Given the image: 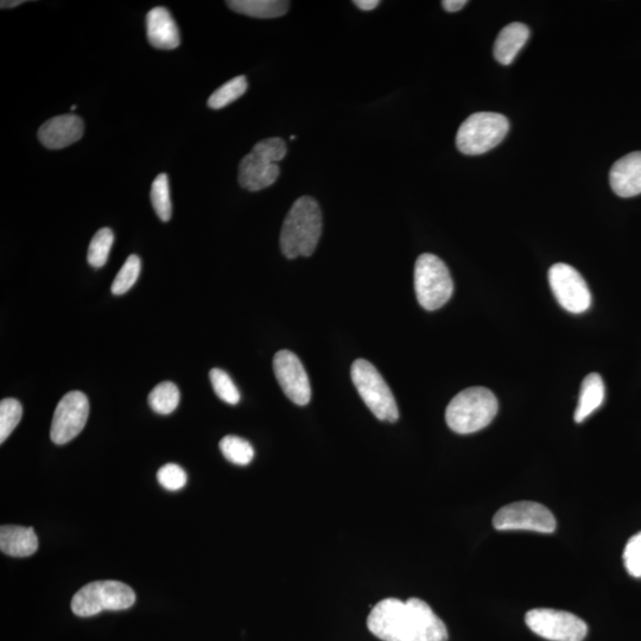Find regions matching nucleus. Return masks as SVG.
Returning <instances> with one entry per match:
<instances>
[{
    "instance_id": "8",
    "label": "nucleus",
    "mask_w": 641,
    "mask_h": 641,
    "mask_svg": "<svg viewBox=\"0 0 641 641\" xmlns=\"http://www.w3.org/2000/svg\"><path fill=\"white\" fill-rule=\"evenodd\" d=\"M525 623L537 636L550 641H582L588 633L585 621L556 609H532L526 614Z\"/></svg>"
},
{
    "instance_id": "26",
    "label": "nucleus",
    "mask_w": 641,
    "mask_h": 641,
    "mask_svg": "<svg viewBox=\"0 0 641 641\" xmlns=\"http://www.w3.org/2000/svg\"><path fill=\"white\" fill-rule=\"evenodd\" d=\"M141 269V258L131 255L126 259L123 268L119 270L118 275L114 278L111 288L112 294L119 296L128 293L138 281Z\"/></svg>"
},
{
    "instance_id": "28",
    "label": "nucleus",
    "mask_w": 641,
    "mask_h": 641,
    "mask_svg": "<svg viewBox=\"0 0 641 641\" xmlns=\"http://www.w3.org/2000/svg\"><path fill=\"white\" fill-rule=\"evenodd\" d=\"M209 379H211L214 392L217 393L221 401L230 405H237L240 402V392L225 371L213 368L209 372Z\"/></svg>"
},
{
    "instance_id": "9",
    "label": "nucleus",
    "mask_w": 641,
    "mask_h": 641,
    "mask_svg": "<svg viewBox=\"0 0 641 641\" xmlns=\"http://www.w3.org/2000/svg\"><path fill=\"white\" fill-rule=\"evenodd\" d=\"M493 525L499 531L552 533L556 530V519L547 507L535 501H518L500 509Z\"/></svg>"
},
{
    "instance_id": "10",
    "label": "nucleus",
    "mask_w": 641,
    "mask_h": 641,
    "mask_svg": "<svg viewBox=\"0 0 641 641\" xmlns=\"http://www.w3.org/2000/svg\"><path fill=\"white\" fill-rule=\"evenodd\" d=\"M549 283L557 302L569 313H585L592 304L585 278L573 266L564 263L551 266Z\"/></svg>"
},
{
    "instance_id": "17",
    "label": "nucleus",
    "mask_w": 641,
    "mask_h": 641,
    "mask_svg": "<svg viewBox=\"0 0 641 641\" xmlns=\"http://www.w3.org/2000/svg\"><path fill=\"white\" fill-rule=\"evenodd\" d=\"M530 29L523 23H511L500 31L494 44V57L501 65L509 66L528 42Z\"/></svg>"
},
{
    "instance_id": "31",
    "label": "nucleus",
    "mask_w": 641,
    "mask_h": 641,
    "mask_svg": "<svg viewBox=\"0 0 641 641\" xmlns=\"http://www.w3.org/2000/svg\"><path fill=\"white\" fill-rule=\"evenodd\" d=\"M624 563L628 574L641 579V532L626 544Z\"/></svg>"
},
{
    "instance_id": "4",
    "label": "nucleus",
    "mask_w": 641,
    "mask_h": 641,
    "mask_svg": "<svg viewBox=\"0 0 641 641\" xmlns=\"http://www.w3.org/2000/svg\"><path fill=\"white\" fill-rule=\"evenodd\" d=\"M509 130V120L503 114L474 113L460 126L456 135V147L467 156L486 154L504 141Z\"/></svg>"
},
{
    "instance_id": "7",
    "label": "nucleus",
    "mask_w": 641,
    "mask_h": 641,
    "mask_svg": "<svg viewBox=\"0 0 641 641\" xmlns=\"http://www.w3.org/2000/svg\"><path fill=\"white\" fill-rule=\"evenodd\" d=\"M415 291L418 303L429 312L440 309L454 293L453 278L439 257L424 253L415 265Z\"/></svg>"
},
{
    "instance_id": "23",
    "label": "nucleus",
    "mask_w": 641,
    "mask_h": 641,
    "mask_svg": "<svg viewBox=\"0 0 641 641\" xmlns=\"http://www.w3.org/2000/svg\"><path fill=\"white\" fill-rule=\"evenodd\" d=\"M114 243V234L110 228H101L94 234L88 247L87 262L94 269L103 268L109 260L112 245Z\"/></svg>"
},
{
    "instance_id": "33",
    "label": "nucleus",
    "mask_w": 641,
    "mask_h": 641,
    "mask_svg": "<svg viewBox=\"0 0 641 641\" xmlns=\"http://www.w3.org/2000/svg\"><path fill=\"white\" fill-rule=\"evenodd\" d=\"M379 0H355L354 5L363 11H372L378 8Z\"/></svg>"
},
{
    "instance_id": "21",
    "label": "nucleus",
    "mask_w": 641,
    "mask_h": 641,
    "mask_svg": "<svg viewBox=\"0 0 641 641\" xmlns=\"http://www.w3.org/2000/svg\"><path fill=\"white\" fill-rule=\"evenodd\" d=\"M148 403L158 415L173 414L180 404L179 387L171 382L158 384L150 392Z\"/></svg>"
},
{
    "instance_id": "12",
    "label": "nucleus",
    "mask_w": 641,
    "mask_h": 641,
    "mask_svg": "<svg viewBox=\"0 0 641 641\" xmlns=\"http://www.w3.org/2000/svg\"><path fill=\"white\" fill-rule=\"evenodd\" d=\"M274 371L279 386L291 402L304 406L312 399V387L306 368L293 352L283 349L274 358Z\"/></svg>"
},
{
    "instance_id": "35",
    "label": "nucleus",
    "mask_w": 641,
    "mask_h": 641,
    "mask_svg": "<svg viewBox=\"0 0 641 641\" xmlns=\"http://www.w3.org/2000/svg\"><path fill=\"white\" fill-rule=\"evenodd\" d=\"M75 110H76V105H73L72 106V111H75Z\"/></svg>"
},
{
    "instance_id": "27",
    "label": "nucleus",
    "mask_w": 641,
    "mask_h": 641,
    "mask_svg": "<svg viewBox=\"0 0 641 641\" xmlns=\"http://www.w3.org/2000/svg\"><path fill=\"white\" fill-rule=\"evenodd\" d=\"M23 416V406L15 398H5L0 403V443L8 440V437L17 428Z\"/></svg>"
},
{
    "instance_id": "18",
    "label": "nucleus",
    "mask_w": 641,
    "mask_h": 641,
    "mask_svg": "<svg viewBox=\"0 0 641 641\" xmlns=\"http://www.w3.org/2000/svg\"><path fill=\"white\" fill-rule=\"evenodd\" d=\"M38 549V538L33 528L5 525L0 529V550L12 557H29Z\"/></svg>"
},
{
    "instance_id": "20",
    "label": "nucleus",
    "mask_w": 641,
    "mask_h": 641,
    "mask_svg": "<svg viewBox=\"0 0 641 641\" xmlns=\"http://www.w3.org/2000/svg\"><path fill=\"white\" fill-rule=\"evenodd\" d=\"M226 4L238 14L264 19L282 17L290 8L285 0H230Z\"/></svg>"
},
{
    "instance_id": "5",
    "label": "nucleus",
    "mask_w": 641,
    "mask_h": 641,
    "mask_svg": "<svg viewBox=\"0 0 641 641\" xmlns=\"http://www.w3.org/2000/svg\"><path fill=\"white\" fill-rule=\"evenodd\" d=\"M352 382L361 398L380 421L395 423L399 418L395 397L370 361L355 360L351 368Z\"/></svg>"
},
{
    "instance_id": "19",
    "label": "nucleus",
    "mask_w": 641,
    "mask_h": 641,
    "mask_svg": "<svg viewBox=\"0 0 641 641\" xmlns=\"http://www.w3.org/2000/svg\"><path fill=\"white\" fill-rule=\"evenodd\" d=\"M605 384L600 374H589L583 380L580 392L579 405L575 411V422L582 423L598 410L605 401Z\"/></svg>"
},
{
    "instance_id": "32",
    "label": "nucleus",
    "mask_w": 641,
    "mask_h": 641,
    "mask_svg": "<svg viewBox=\"0 0 641 641\" xmlns=\"http://www.w3.org/2000/svg\"><path fill=\"white\" fill-rule=\"evenodd\" d=\"M467 4V0H444L442 2L443 9L448 12H458L465 8Z\"/></svg>"
},
{
    "instance_id": "25",
    "label": "nucleus",
    "mask_w": 641,
    "mask_h": 641,
    "mask_svg": "<svg viewBox=\"0 0 641 641\" xmlns=\"http://www.w3.org/2000/svg\"><path fill=\"white\" fill-rule=\"evenodd\" d=\"M150 199L157 217L163 222H168L173 215V205H171L169 179L167 174L158 175L152 183Z\"/></svg>"
},
{
    "instance_id": "13",
    "label": "nucleus",
    "mask_w": 641,
    "mask_h": 641,
    "mask_svg": "<svg viewBox=\"0 0 641 641\" xmlns=\"http://www.w3.org/2000/svg\"><path fill=\"white\" fill-rule=\"evenodd\" d=\"M84 131V120L75 114H63L44 123L38 130L37 136L43 147L60 150L79 142L84 136Z\"/></svg>"
},
{
    "instance_id": "24",
    "label": "nucleus",
    "mask_w": 641,
    "mask_h": 641,
    "mask_svg": "<svg viewBox=\"0 0 641 641\" xmlns=\"http://www.w3.org/2000/svg\"><path fill=\"white\" fill-rule=\"evenodd\" d=\"M247 80L244 75L237 76L222 85L208 99V106L213 110H221L234 103L247 91Z\"/></svg>"
},
{
    "instance_id": "3",
    "label": "nucleus",
    "mask_w": 641,
    "mask_h": 641,
    "mask_svg": "<svg viewBox=\"0 0 641 641\" xmlns=\"http://www.w3.org/2000/svg\"><path fill=\"white\" fill-rule=\"evenodd\" d=\"M498 409V399L492 391L486 387H469L449 403L446 421L456 434H474L491 424Z\"/></svg>"
},
{
    "instance_id": "2",
    "label": "nucleus",
    "mask_w": 641,
    "mask_h": 641,
    "mask_svg": "<svg viewBox=\"0 0 641 641\" xmlns=\"http://www.w3.org/2000/svg\"><path fill=\"white\" fill-rule=\"evenodd\" d=\"M322 233V214L319 203L302 196L291 207L281 231L279 245L288 259L310 257L316 250Z\"/></svg>"
},
{
    "instance_id": "14",
    "label": "nucleus",
    "mask_w": 641,
    "mask_h": 641,
    "mask_svg": "<svg viewBox=\"0 0 641 641\" xmlns=\"http://www.w3.org/2000/svg\"><path fill=\"white\" fill-rule=\"evenodd\" d=\"M281 169L279 165L268 158L253 154L246 155L239 164L238 180L240 186L249 192H259L274 184Z\"/></svg>"
},
{
    "instance_id": "11",
    "label": "nucleus",
    "mask_w": 641,
    "mask_h": 641,
    "mask_svg": "<svg viewBox=\"0 0 641 641\" xmlns=\"http://www.w3.org/2000/svg\"><path fill=\"white\" fill-rule=\"evenodd\" d=\"M90 416V402L85 393L72 391L67 393L57 404L52 428H50V439L62 446L71 442L78 436Z\"/></svg>"
},
{
    "instance_id": "6",
    "label": "nucleus",
    "mask_w": 641,
    "mask_h": 641,
    "mask_svg": "<svg viewBox=\"0 0 641 641\" xmlns=\"http://www.w3.org/2000/svg\"><path fill=\"white\" fill-rule=\"evenodd\" d=\"M136 602L132 588L119 581L88 583L74 595L72 611L81 618L94 617L104 611H124Z\"/></svg>"
},
{
    "instance_id": "16",
    "label": "nucleus",
    "mask_w": 641,
    "mask_h": 641,
    "mask_svg": "<svg viewBox=\"0 0 641 641\" xmlns=\"http://www.w3.org/2000/svg\"><path fill=\"white\" fill-rule=\"evenodd\" d=\"M148 40L152 47L161 50H173L180 46L179 28L170 12L158 6L147 16Z\"/></svg>"
},
{
    "instance_id": "30",
    "label": "nucleus",
    "mask_w": 641,
    "mask_h": 641,
    "mask_svg": "<svg viewBox=\"0 0 641 641\" xmlns=\"http://www.w3.org/2000/svg\"><path fill=\"white\" fill-rule=\"evenodd\" d=\"M252 152L258 156L268 158V160L274 163H278L287 156L288 148L282 138L274 137L264 139V141L257 143L255 147H253Z\"/></svg>"
},
{
    "instance_id": "29",
    "label": "nucleus",
    "mask_w": 641,
    "mask_h": 641,
    "mask_svg": "<svg viewBox=\"0 0 641 641\" xmlns=\"http://www.w3.org/2000/svg\"><path fill=\"white\" fill-rule=\"evenodd\" d=\"M160 485L168 491H180L187 484V474L184 469L175 463H168L157 473Z\"/></svg>"
},
{
    "instance_id": "34",
    "label": "nucleus",
    "mask_w": 641,
    "mask_h": 641,
    "mask_svg": "<svg viewBox=\"0 0 641 641\" xmlns=\"http://www.w3.org/2000/svg\"><path fill=\"white\" fill-rule=\"evenodd\" d=\"M23 0H15V2H11V0H2V3H0V8L2 9H12L16 8V6L23 4Z\"/></svg>"
},
{
    "instance_id": "15",
    "label": "nucleus",
    "mask_w": 641,
    "mask_h": 641,
    "mask_svg": "<svg viewBox=\"0 0 641 641\" xmlns=\"http://www.w3.org/2000/svg\"><path fill=\"white\" fill-rule=\"evenodd\" d=\"M613 192L620 198L641 194V151L632 152L613 164L609 173Z\"/></svg>"
},
{
    "instance_id": "22",
    "label": "nucleus",
    "mask_w": 641,
    "mask_h": 641,
    "mask_svg": "<svg viewBox=\"0 0 641 641\" xmlns=\"http://www.w3.org/2000/svg\"><path fill=\"white\" fill-rule=\"evenodd\" d=\"M220 450L226 460L238 466L250 465L253 458H255V449L251 446L249 441L241 439V437L228 435L220 441Z\"/></svg>"
},
{
    "instance_id": "1",
    "label": "nucleus",
    "mask_w": 641,
    "mask_h": 641,
    "mask_svg": "<svg viewBox=\"0 0 641 641\" xmlns=\"http://www.w3.org/2000/svg\"><path fill=\"white\" fill-rule=\"evenodd\" d=\"M367 627L383 641H448L446 625L417 598L380 601L368 615Z\"/></svg>"
}]
</instances>
